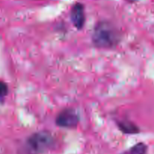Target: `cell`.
Returning <instances> with one entry per match:
<instances>
[{
  "mask_svg": "<svg viewBox=\"0 0 154 154\" xmlns=\"http://www.w3.org/2000/svg\"><path fill=\"white\" fill-rule=\"evenodd\" d=\"M147 149L148 147L147 144L143 142H139L120 154H147Z\"/></svg>",
  "mask_w": 154,
  "mask_h": 154,
  "instance_id": "cell-6",
  "label": "cell"
},
{
  "mask_svg": "<svg viewBox=\"0 0 154 154\" xmlns=\"http://www.w3.org/2000/svg\"><path fill=\"white\" fill-rule=\"evenodd\" d=\"M120 131L126 134H136L140 132V128L132 121L128 119H123L117 122Z\"/></svg>",
  "mask_w": 154,
  "mask_h": 154,
  "instance_id": "cell-5",
  "label": "cell"
},
{
  "mask_svg": "<svg viewBox=\"0 0 154 154\" xmlns=\"http://www.w3.org/2000/svg\"><path fill=\"white\" fill-rule=\"evenodd\" d=\"M121 40L120 30L108 21H100L93 30L92 42L96 48L111 49L118 45Z\"/></svg>",
  "mask_w": 154,
  "mask_h": 154,
  "instance_id": "cell-1",
  "label": "cell"
},
{
  "mask_svg": "<svg viewBox=\"0 0 154 154\" xmlns=\"http://www.w3.org/2000/svg\"><path fill=\"white\" fill-rule=\"evenodd\" d=\"M8 93V87L4 82H0V98L3 99Z\"/></svg>",
  "mask_w": 154,
  "mask_h": 154,
  "instance_id": "cell-7",
  "label": "cell"
},
{
  "mask_svg": "<svg viewBox=\"0 0 154 154\" xmlns=\"http://www.w3.org/2000/svg\"><path fill=\"white\" fill-rule=\"evenodd\" d=\"M78 113L72 108H66L58 113L55 122L57 126L66 128H75L79 123Z\"/></svg>",
  "mask_w": 154,
  "mask_h": 154,
  "instance_id": "cell-3",
  "label": "cell"
},
{
  "mask_svg": "<svg viewBox=\"0 0 154 154\" xmlns=\"http://www.w3.org/2000/svg\"><path fill=\"white\" fill-rule=\"evenodd\" d=\"M71 19L75 28L81 30L85 24V11L81 3H76L71 11Z\"/></svg>",
  "mask_w": 154,
  "mask_h": 154,
  "instance_id": "cell-4",
  "label": "cell"
},
{
  "mask_svg": "<svg viewBox=\"0 0 154 154\" xmlns=\"http://www.w3.org/2000/svg\"><path fill=\"white\" fill-rule=\"evenodd\" d=\"M128 2H137L138 0H127Z\"/></svg>",
  "mask_w": 154,
  "mask_h": 154,
  "instance_id": "cell-8",
  "label": "cell"
},
{
  "mask_svg": "<svg viewBox=\"0 0 154 154\" xmlns=\"http://www.w3.org/2000/svg\"><path fill=\"white\" fill-rule=\"evenodd\" d=\"M56 140L49 131H42L33 133L26 140V149L29 154H43L52 149Z\"/></svg>",
  "mask_w": 154,
  "mask_h": 154,
  "instance_id": "cell-2",
  "label": "cell"
}]
</instances>
